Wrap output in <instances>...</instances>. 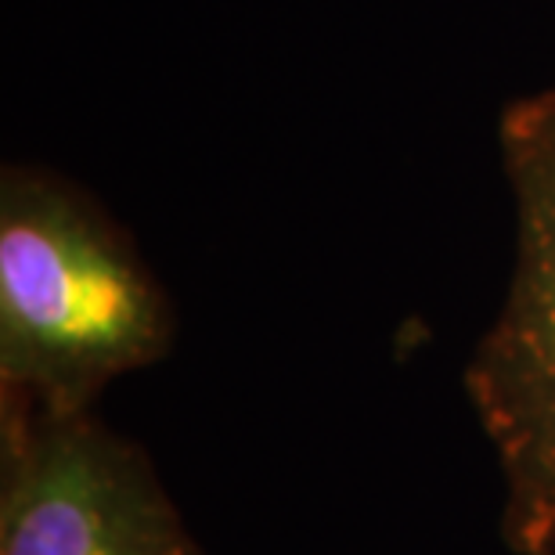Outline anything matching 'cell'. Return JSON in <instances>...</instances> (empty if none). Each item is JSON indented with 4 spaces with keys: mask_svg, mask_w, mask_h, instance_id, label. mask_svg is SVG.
Here are the masks:
<instances>
[{
    "mask_svg": "<svg viewBox=\"0 0 555 555\" xmlns=\"http://www.w3.org/2000/svg\"><path fill=\"white\" fill-rule=\"evenodd\" d=\"M502 159L516 271L465 390L502 469V541L513 555H555V87L505 108Z\"/></svg>",
    "mask_w": 555,
    "mask_h": 555,
    "instance_id": "cell-2",
    "label": "cell"
},
{
    "mask_svg": "<svg viewBox=\"0 0 555 555\" xmlns=\"http://www.w3.org/2000/svg\"><path fill=\"white\" fill-rule=\"evenodd\" d=\"M173 307L127 231L80 188L11 166L0 181V404L98 412L163 361Z\"/></svg>",
    "mask_w": 555,
    "mask_h": 555,
    "instance_id": "cell-1",
    "label": "cell"
},
{
    "mask_svg": "<svg viewBox=\"0 0 555 555\" xmlns=\"http://www.w3.org/2000/svg\"><path fill=\"white\" fill-rule=\"evenodd\" d=\"M0 555H206L149 451L98 412L0 404Z\"/></svg>",
    "mask_w": 555,
    "mask_h": 555,
    "instance_id": "cell-3",
    "label": "cell"
}]
</instances>
